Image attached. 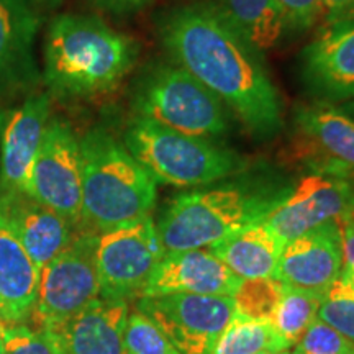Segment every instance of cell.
Segmentation results:
<instances>
[{
  "label": "cell",
  "mask_w": 354,
  "mask_h": 354,
  "mask_svg": "<svg viewBox=\"0 0 354 354\" xmlns=\"http://www.w3.org/2000/svg\"><path fill=\"white\" fill-rule=\"evenodd\" d=\"M25 194L81 228V146L73 127L63 118L51 117L48 122Z\"/></svg>",
  "instance_id": "obj_9"
},
{
  "label": "cell",
  "mask_w": 354,
  "mask_h": 354,
  "mask_svg": "<svg viewBox=\"0 0 354 354\" xmlns=\"http://www.w3.org/2000/svg\"><path fill=\"white\" fill-rule=\"evenodd\" d=\"M295 128L304 158L315 172L354 179V120L326 102L295 112Z\"/></svg>",
  "instance_id": "obj_14"
},
{
  "label": "cell",
  "mask_w": 354,
  "mask_h": 354,
  "mask_svg": "<svg viewBox=\"0 0 354 354\" xmlns=\"http://www.w3.org/2000/svg\"><path fill=\"white\" fill-rule=\"evenodd\" d=\"M130 304L97 297L74 317L48 328L61 354H125V328Z\"/></svg>",
  "instance_id": "obj_17"
},
{
  "label": "cell",
  "mask_w": 354,
  "mask_h": 354,
  "mask_svg": "<svg viewBox=\"0 0 354 354\" xmlns=\"http://www.w3.org/2000/svg\"><path fill=\"white\" fill-rule=\"evenodd\" d=\"M133 107L140 117L185 135L214 140L230 130L227 105L179 64L153 66L136 87Z\"/></svg>",
  "instance_id": "obj_6"
},
{
  "label": "cell",
  "mask_w": 354,
  "mask_h": 354,
  "mask_svg": "<svg viewBox=\"0 0 354 354\" xmlns=\"http://www.w3.org/2000/svg\"><path fill=\"white\" fill-rule=\"evenodd\" d=\"M317 317L354 343V292L342 277L323 295Z\"/></svg>",
  "instance_id": "obj_28"
},
{
  "label": "cell",
  "mask_w": 354,
  "mask_h": 354,
  "mask_svg": "<svg viewBox=\"0 0 354 354\" xmlns=\"http://www.w3.org/2000/svg\"><path fill=\"white\" fill-rule=\"evenodd\" d=\"M212 7L259 53L276 46L286 32L277 0H214Z\"/></svg>",
  "instance_id": "obj_22"
},
{
  "label": "cell",
  "mask_w": 354,
  "mask_h": 354,
  "mask_svg": "<svg viewBox=\"0 0 354 354\" xmlns=\"http://www.w3.org/2000/svg\"><path fill=\"white\" fill-rule=\"evenodd\" d=\"M0 354H2V339H0Z\"/></svg>",
  "instance_id": "obj_38"
},
{
  "label": "cell",
  "mask_w": 354,
  "mask_h": 354,
  "mask_svg": "<svg viewBox=\"0 0 354 354\" xmlns=\"http://www.w3.org/2000/svg\"><path fill=\"white\" fill-rule=\"evenodd\" d=\"M100 297L95 263V233L81 230L63 253L39 269L37 304L30 325L48 330L81 312Z\"/></svg>",
  "instance_id": "obj_7"
},
{
  "label": "cell",
  "mask_w": 354,
  "mask_h": 354,
  "mask_svg": "<svg viewBox=\"0 0 354 354\" xmlns=\"http://www.w3.org/2000/svg\"><path fill=\"white\" fill-rule=\"evenodd\" d=\"M138 43L94 15L66 13L50 24L44 41V82L59 99L112 92L138 59Z\"/></svg>",
  "instance_id": "obj_2"
},
{
  "label": "cell",
  "mask_w": 354,
  "mask_h": 354,
  "mask_svg": "<svg viewBox=\"0 0 354 354\" xmlns=\"http://www.w3.org/2000/svg\"><path fill=\"white\" fill-rule=\"evenodd\" d=\"M292 187L271 180H236L179 194L156 223L166 251L209 248L263 221Z\"/></svg>",
  "instance_id": "obj_3"
},
{
  "label": "cell",
  "mask_w": 354,
  "mask_h": 354,
  "mask_svg": "<svg viewBox=\"0 0 354 354\" xmlns=\"http://www.w3.org/2000/svg\"><path fill=\"white\" fill-rule=\"evenodd\" d=\"M286 243L284 238L263 220L214 243L209 250L230 271L245 281L276 277L279 258Z\"/></svg>",
  "instance_id": "obj_21"
},
{
  "label": "cell",
  "mask_w": 354,
  "mask_h": 354,
  "mask_svg": "<svg viewBox=\"0 0 354 354\" xmlns=\"http://www.w3.org/2000/svg\"><path fill=\"white\" fill-rule=\"evenodd\" d=\"M286 32L304 33L322 17V0H277Z\"/></svg>",
  "instance_id": "obj_30"
},
{
  "label": "cell",
  "mask_w": 354,
  "mask_h": 354,
  "mask_svg": "<svg viewBox=\"0 0 354 354\" xmlns=\"http://www.w3.org/2000/svg\"><path fill=\"white\" fill-rule=\"evenodd\" d=\"M305 86L320 102L354 100V20L326 25L302 53Z\"/></svg>",
  "instance_id": "obj_15"
},
{
  "label": "cell",
  "mask_w": 354,
  "mask_h": 354,
  "mask_svg": "<svg viewBox=\"0 0 354 354\" xmlns=\"http://www.w3.org/2000/svg\"><path fill=\"white\" fill-rule=\"evenodd\" d=\"M38 25L30 0H0V95L37 79L33 44Z\"/></svg>",
  "instance_id": "obj_19"
},
{
  "label": "cell",
  "mask_w": 354,
  "mask_h": 354,
  "mask_svg": "<svg viewBox=\"0 0 354 354\" xmlns=\"http://www.w3.org/2000/svg\"><path fill=\"white\" fill-rule=\"evenodd\" d=\"M338 221L339 233H342V246H343V261L344 266L354 268V210L348 212Z\"/></svg>",
  "instance_id": "obj_32"
},
{
  "label": "cell",
  "mask_w": 354,
  "mask_h": 354,
  "mask_svg": "<svg viewBox=\"0 0 354 354\" xmlns=\"http://www.w3.org/2000/svg\"><path fill=\"white\" fill-rule=\"evenodd\" d=\"M82 161L81 230L100 233L151 215L156 180L104 128L79 138Z\"/></svg>",
  "instance_id": "obj_4"
},
{
  "label": "cell",
  "mask_w": 354,
  "mask_h": 354,
  "mask_svg": "<svg viewBox=\"0 0 354 354\" xmlns=\"http://www.w3.org/2000/svg\"><path fill=\"white\" fill-rule=\"evenodd\" d=\"M339 109H342L344 113H348V115H349V117H351V118H353V120H354V100L344 102V104H343V105H342V107H339Z\"/></svg>",
  "instance_id": "obj_35"
},
{
  "label": "cell",
  "mask_w": 354,
  "mask_h": 354,
  "mask_svg": "<svg viewBox=\"0 0 354 354\" xmlns=\"http://www.w3.org/2000/svg\"><path fill=\"white\" fill-rule=\"evenodd\" d=\"M322 299L320 295L286 286L284 297L279 304L272 325L289 348L300 342L308 326L318 318L317 313Z\"/></svg>",
  "instance_id": "obj_25"
},
{
  "label": "cell",
  "mask_w": 354,
  "mask_h": 354,
  "mask_svg": "<svg viewBox=\"0 0 354 354\" xmlns=\"http://www.w3.org/2000/svg\"><path fill=\"white\" fill-rule=\"evenodd\" d=\"M284 292L286 284L277 277L245 279L232 295L234 317L272 323Z\"/></svg>",
  "instance_id": "obj_24"
},
{
  "label": "cell",
  "mask_w": 354,
  "mask_h": 354,
  "mask_svg": "<svg viewBox=\"0 0 354 354\" xmlns=\"http://www.w3.org/2000/svg\"><path fill=\"white\" fill-rule=\"evenodd\" d=\"M166 254L151 215L95 233V263L100 295L140 299L146 282Z\"/></svg>",
  "instance_id": "obj_8"
},
{
  "label": "cell",
  "mask_w": 354,
  "mask_h": 354,
  "mask_svg": "<svg viewBox=\"0 0 354 354\" xmlns=\"http://www.w3.org/2000/svg\"><path fill=\"white\" fill-rule=\"evenodd\" d=\"M125 354H180L166 335L140 310L128 315L125 328Z\"/></svg>",
  "instance_id": "obj_27"
},
{
  "label": "cell",
  "mask_w": 354,
  "mask_h": 354,
  "mask_svg": "<svg viewBox=\"0 0 354 354\" xmlns=\"http://www.w3.org/2000/svg\"><path fill=\"white\" fill-rule=\"evenodd\" d=\"M97 6L115 13L136 12L148 7L153 0H94Z\"/></svg>",
  "instance_id": "obj_33"
},
{
  "label": "cell",
  "mask_w": 354,
  "mask_h": 354,
  "mask_svg": "<svg viewBox=\"0 0 354 354\" xmlns=\"http://www.w3.org/2000/svg\"><path fill=\"white\" fill-rule=\"evenodd\" d=\"M50 118L48 94H33L19 107L0 110V192H26Z\"/></svg>",
  "instance_id": "obj_12"
},
{
  "label": "cell",
  "mask_w": 354,
  "mask_h": 354,
  "mask_svg": "<svg viewBox=\"0 0 354 354\" xmlns=\"http://www.w3.org/2000/svg\"><path fill=\"white\" fill-rule=\"evenodd\" d=\"M2 354H61L53 336L30 323L0 322Z\"/></svg>",
  "instance_id": "obj_26"
},
{
  "label": "cell",
  "mask_w": 354,
  "mask_h": 354,
  "mask_svg": "<svg viewBox=\"0 0 354 354\" xmlns=\"http://www.w3.org/2000/svg\"><path fill=\"white\" fill-rule=\"evenodd\" d=\"M300 354H354V343L317 318L295 344Z\"/></svg>",
  "instance_id": "obj_29"
},
{
  "label": "cell",
  "mask_w": 354,
  "mask_h": 354,
  "mask_svg": "<svg viewBox=\"0 0 354 354\" xmlns=\"http://www.w3.org/2000/svg\"><path fill=\"white\" fill-rule=\"evenodd\" d=\"M343 266L338 221H328L286 243L276 277L286 286L323 297L339 277Z\"/></svg>",
  "instance_id": "obj_13"
},
{
  "label": "cell",
  "mask_w": 354,
  "mask_h": 354,
  "mask_svg": "<svg viewBox=\"0 0 354 354\" xmlns=\"http://www.w3.org/2000/svg\"><path fill=\"white\" fill-rule=\"evenodd\" d=\"M44 3H50V6H56V3H59L61 0H41Z\"/></svg>",
  "instance_id": "obj_37"
},
{
  "label": "cell",
  "mask_w": 354,
  "mask_h": 354,
  "mask_svg": "<svg viewBox=\"0 0 354 354\" xmlns=\"http://www.w3.org/2000/svg\"><path fill=\"white\" fill-rule=\"evenodd\" d=\"M241 284L210 250L166 251L140 297L169 294L232 295Z\"/></svg>",
  "instance_id": "obj_16"
},
{
  "label": "cell",
  "mask_w": 354,
  "mask_h": 354,
  "mask_svg": "<svg viewBox=\"0 0 354 354\" xmlns=\"http://www.w3.org/2000/svg\"><path fill=\"white\" fill-rule=\"evenodd\" d=\"M259 354H290V351L287 349V351H266V353H259Z\"/></svg>",
  "instance_id": "obj_36"
},
{
  "label": "cell",
  "mask_w": 354,
  "mask_h": 354,
  "mask_svg": "<svg viewBox=\"0 0 354 354\" xmlns=\"http://www.w3.org/2000/svg\"><path fill=\"white\" fill-rule=\"evenodd\" d=\"M322 15L326 25L354 20V0H322Z\"/></svg>",
  "instance_id": "obj_31"
},
{
  "label": "cell",
  "mask_w": 354,
  "mask_h": 354,
  "mask_svg": "<svg viewBox=\"0 0 354 354\" xmlns=\"http://www.w3.org/2000/svg\"><path fill=\"white\" fill-rule=\"evenodd\" d=\"M159 37L176 64L192 74L240 118L251 135L271 138L284 123V107L259 53L212 3L172 8Z\"/></svg>",
  "instance_id": "obj_1"
},
{
  "label": "cell",
  "mask_w": 354,
  "mask_h": 354,
  "mask_svg": "<svg viewBox=\"0 0 354 354\" xmlns=\"http://www.w3.org/2000/svg\"><path fill=\"white\" fill-rule=\"evenodd\" d=\"M39 268L0 210V322L25 323L37 304Z\"/></svg>",
  "instance_id": "obj_20"
},
{
  "label": "cell",
  "mask_w": 354,
  "mask_h": 354,
  "mask_svg": "<svg viewBox=\"0 0 354 354\" xmlns=\"http://www.w3.org/2000/svg\"><path fill=\"white\" fill-rule=\"evenodd\" d=\"M287 349H290L289 344L272 323L234 317L216 338L210 354H259Z\"/></svg>",
  "instance_id": "obj_23"
},
{
  "label": "cell",
  "mask_w": 354,
  "mask_h": 354,
  "mask_svg": "<svg viewBox=\"0 0 354 354\" xmlns=\"http://www.w3.org/2000/svg\"><path fill=\"white\" fill-rule=\"evenodd\" d=\"M0 210L39 269L63 253L79 228L25 192H0Z\"/></svg>",
  "instance_id": "obj_18"
},
{
  "label": "cell",
  "mask_w": 354,
  "mask_h": 354,
  "mask_svg": "<svg viewBox=\"0 0 354 354\" xmlns=\"http://www.w3.org/2000/svg\"><path fill=\"white\" fill-rule=\"evenodd\" d=\"M140 310L180 354H210L221 331L234 318L228 295L169 294L140 297Z\"/></svg>",
  "instance_id": "obj_10"
},
{
  "label": "cell",
  "mask_w": 354,
  "mask_h": 354,
  "mask_svg": "<svg viewBox=\"0 0 354 354\" xmlns=\"http://www.w3.org/2000/svg\"><path fill=\"white\" fill-rule=\"evenodd\" d=\"M290 354H300V353H297V351H294V353H290Z\"/></svg>",
  "instance_id": "obj_39"
},
{
  "label": "cell",
  "mask_w": 354,
  "mask_h": 354,
  "mask_svg": "<svg viewBox=\"0 0 354 354\" xmlns=\"http://www.w3.org/2000/svg\"><path fill=\"white\" fill-rule=\"evenodd\" d=\"M339 277H342L344 284L354 292V268H351V266H343Z\"/></svg>",
  "instance_id": "obj_34"
},
{
  "label": "cell",
  "mask_w": 354,
  "mask_h": 354,
  "mask_svg": "<svg viewBox=\"0 0 354 354\" xmlns=\"http://www.w3.org/2000/svg\"><path fill=\"white\" fill-rule=\"evenodd\" d=\"M354 210V179L315 172L290 189L264 221L286 241Z\"/></svg>",
  "instance_id": "obj_11"
},
{
  "label": "cell",
  "mask_w": 354,
  "mask_h": 354,
  "mask_svg": "<svg viewBox=\"0 0 354 354\" xmlns=\"http://www.w3.org/2000/svg\"><path fill=\"white\" fill-rule=\"evenodd\" d=\"M123 145L156 183L176 187L218 183L245 167V161L232 149L140 115L128 122Z\"/></svg>",
  "instance_id": "obj_5"
}]
</instances>
